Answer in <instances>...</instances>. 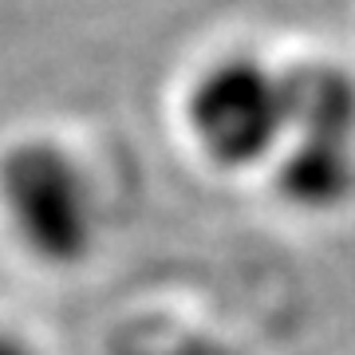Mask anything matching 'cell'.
<instances>
[{
	"label": "cell",
	"mask_w": 355,
	"mask_h": 355,
	"mask_svg": "<svg viewBox=\"0 0 355 355\" xmlns=\"http://www.w3.org/2000/svg\"><path fill=\"white\" fill-rule=\"evenodd\" d=\"M0 205L20 245L48 265L83 261L99 233L91 178L55 142H24L4 154Z\"/></svg>",
	"instance_id": "cell-1"
},
{
	"label": "cell",
	"mask_w": 355,
	"mask_h": 355,
	"mask_svg": "<svg viewBox=\"0 0 355 355\" xmlns=\"http://www.w3.org/2000/svg\"><path fill=\"white\" fill-rule=\"evenodd\" d=\"M190 127L202 150L221 166L265 162L284 146V83L253 55L209 67L190 95Z\"/></svg>",
	"instance_id": "cell-2"
},
{
	"label": "cell",
	"mask_w": 355,
	"mask_h": 355,
	"mask_svg": "<svg viewBox=\"0 0 355 355\" xmlns=\"http://www.w3.org/2000/svg\"><path fill=\"white\" fill-rule=\"evenodd\" d=\"M284 83V139L355 142V79L336 64H300L280 71Z\"/></svg>",
	"instance_id": "cell-3"
},
{
	"label": "cell",
	"mask_w": 355,
	"mask_h": 355,
	"mask_svg": "<svg viewBox=\"0 0 355 355\" xmlns=\"http://www.w3.org/2000/svg\"><path fill=\"white\" fill-rule=\"evenodd\" d=\"M277 190L296 209H340L355 193V142L284 139L277 150Z\"/></svg>",
	"instance_id": "cell-4"
},
{
	"label": "cell",
	"mask_w": 355,
	"mask_h": 355,
	"mask_svg": "<svg viewBox=\"0 0 355 355\" xmlns=\"http://www.w3.org/2000/svg\"><path fill=\"white\" fill-rule=\"evenodd\" d=\"M0 355H32V352H28L16 336H4V331H0Z\"/></svg>",
	"instance_id": "cell-5"
}]
</instances>
